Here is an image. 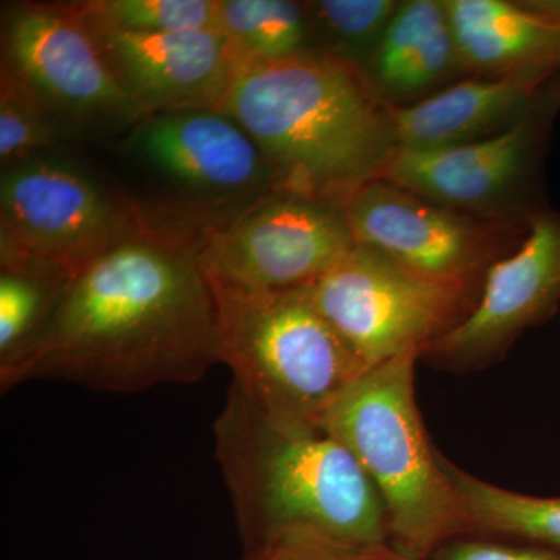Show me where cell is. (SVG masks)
<instances>
[{
    "label": "cell",
    "instance_id": "1",
    "mask_svg": "<svg viewBox=\"0 0 560 560\" xmlns=\"http://www.w3.org/2000/svg\"><path fill=\"white\" fill-rule=\"evenodd\" d=\"M202 241L145 220L72 280L25 382L136 394L202 381L221 363Z\"/></svg>",
    "mask_w": 560,
    "mask_h": 560
},
{
    "label": "cell",
    "instance_id": "2",
    "mask_svg": "<svg viewBox=\"0 0 560 560\" xmlns=\"http://www.w3.org/2000/svg\"><path fill=\"white\" fill-rule=\"evenodd\" d=\"M220 109L259 145L276 194L342 208L399 149L388 106L329 58L242 66Z\"/></svg>",
    "mask_w": 560,
    "mask_h": 560
},
{
    "label": "cell",
    "instance_id": "3",
    "mask_svg": "<svg viewBox=\"0 0 560 560\" xmlns=\"http://www.w3.org/2000/svg\"><path fill=\"white\" fill-rule=\"evenodd\" d=\"M213 440L243 550L287 530L389 545L381 493L330 431L279 425L231 383Z\"/></svg>",
    "mask_w": 560,
    "mask_h": 560
},
{
    "label": "cell",
    "instance_id": "4",
    "mask_svg": "<svg viewBox=\"0 0 560 560\" xmlns=\"http://www.w3.org/2000/svg\"><path fill=\"white\" fill-rule=\"evenodd\" d=\"M419 359L412 350L370 368L335 404L324 429L349 448L381 493L390 547L429 560L445 541L466 536V514L416 404Z\"/></svg>",
    "mask_w": 560,
    "mask_h": 560
},
{
    "label": "cell",
    "instance_id": "5",
    "mask_svg": "<svg viewBox=\"0 0 560 560\" xmlns=\"http://www.w3.org/2000/svg\"><path fill=\"white\" fill-rule=\"evenodd\" d=\"M212 287L221 364L257 410L289 429H324L342 394L370 368L305 289Z\"/></svg>",
    "mask_w": 560,
    "mask_h": 560
},
{
    "label": "cell",
    "instance_id": "6",
    "mask_svg": "<svg viewBox=\"0 0 560 560\" xmlns=\"http://www.w3.org/2000/svg\"><path fill=\"white\" fill-rule=\"evenodd\" d=\"M120 135L139 179L131 205L151 223L206 237L276 194L259 145L224 110L147 114Z\"/></svg>",
    "mask_w": 560,
    "mask_h": 560
},
{
    "label": "cell",
    "instance_id": "7",
    "mask_svg": "<svg viewBox=\"0 0 560 560\" xmlns=\"http://www.w3.org/2000/svg\"><path fill=\"white\" fill-rule=\"evenodd\" d=\"M143 223L124 191L58 150L2 168L0 267L73 280Z\"/></svg>",
    "mask_w": 560,
    "mask_h": 560
},
{
    "label": "cell",
    "instance_id": "8",
    "mask_svg": "<svg viewBox=\"0 0 560 560\" xmlns=\"http://www.w3.org/2000/svg\"><path fill=\"white\" fill-rule=\"evenodd\" d=\"M552 79L510 130L444 149H397L381 179L478 219L529 223L551 208L545 161L560 110V91Z\"/></svg>",
    "mask_w": 560,
    "mask_h": 560
},
{
    "label": "cell",
    "instance_id": "9",
    "mask_svg": "<svg viewBox=\"0 0 560 560\" xmlns=\"http://www.w3.org/2000/svg\"><path fill=\"white\" fill-rule=\"evenodd\" d=\"M304 289L368 368L412 350L422 355L480 298V291L434 282L363 245Z\"/></svg>",
    "mask_w": 560,
    "mask_h": 560
},
{
    "label": "cell",
    "instance_id": "10",
    "mask_svg": "<svg viewBox=\"0 0 560 560\" xmlns=\"http://www.w3.org/2000/svg\"><path fill=\"white\" fill-rule=\"evenodd\" d=\"M2 72L18 81L70 138L121 131L140 119L75 2H25L3 14Z\"/></svg>",
    "mask_w": 560,
    "mask_h": 560
},
{
    "label": "cell",
    "instance_id": "11",
    "mask_svg": "<svg viewBox=\"0 0 560 560\" xmlns=\"http://www.w3.org/2000/svg\"><path fill=\"white\" fill-rule=\"evenodd\" d=\"M342 210L357 245L434 282L475 291L529 230L523 221L482 220L442 208L385 179L357 191Z\"/></svg>",
    "mask_w": 560,
    "mask_h": 560
},
{
    "label": "cell",
    "instance_id": "12",
    "mask_svg": "<svg viewBox=\"0 0 560 560\" xmlns=\"http://www.w3.org/2000/svg\"><path fill=\"white\" fill-rule=\"evenodd\" d=\"M355 246L341 206L272 194L206 235L200 260L213 287L296 290L326 275Z\"/></svg>",
    "mask_w": 560,
    "mask_h": 560
},
{
    "label": "cell",
    "instance_id": "13",
    "mask_svg": "<svg viewBox=\"0 0 560 560\" xmlns=\"http://www.w3.org/2000/svg\"><path fill=\"white\" fill-rule=\"evenodd\" d=\"M559 307L560 210L548 208L529 220L518 248L492 265L469 315L430 342L420 359L442 370H482Z\"/></svg>",
    "mask_w": 560,
    "mask_h": 560
},
{
    "label": "cell",
    "instance_id": "14",
    "mask_svg": "<svg viewBox=\"0 0 560 560\" xmlns=\"http://www.w3.org/2000/svg\"><path fill=\"white\" fill-rule=\"evenodd\" d=\"M88 24L140 117L220 109L241 69L231 44L219 31L132 33L91 21Z\"/></svg>",
    "mask_w": 560,
    "mask_h": 560
},
{
    "label": "cell",
    "instance_id": "15",
    "mask_svg": "<svg viewBox=\"0 0 560 560\" xmlns=\"http://www.w3.org/2000/svg\"><path fill=\"white\" fill-rule=\"evenodd\" d=\"M467 77L560 72V0H445Z\"/></svg>",
    "mask_w": 560,
    "mask_h": 560
},
{
    "label": "cell",
    "instance_id": "16",
    "mask_svg": "<svg viewBox=\"0 0 560 560\" xmlns=\"http://www.w3.org/2000/svg\"><path fill=\"white\" fill-rule=\"evenodd\" d=\"M552 77H466L404 108H389L399 149L463 145L510 130L544 94Z\"/></svg>",
    "mask_w": 560,
    "mask_h": 560
},
{
    "label": "cell",
    "instance_id": "17",
    "mask_svg": "<svg viewBox=\"0 0 560 560\" xmlns=\"http://www.w3.org/2000/svg\"><path fill=\"white\" fill-rule=\"evenodd\" d=\"M360 73L389 108L415 105L466 79L445 0L400 2Z\"/></svg>",
    "mask_w": 560,
    "mask_h": 560
},
{
    "label": "cell",
    "instance_id": "18",
    "mask_svg": "<svg viewBox=\"0 0 560 560\" xmlns=\"http://www.w3.org/2000/svg\"><path fill=\"white\" fill-rule=\"evenodd\" d=\"M70 283L36 268L0 267V393L25 382Z\"/></svg>",
    "mask_w": 560,
    "mask_h": 560
},
{
    "label": "cell",
    "instance_id": "19",
    "mask_svg": "<svg viewBox=\"0 0 560 560\" xmlns=\"http://www.w3.org/2000/svg\"><path fill=\"white\" fill-rule=\"evenodd\" d=\"M442 464L463 501L466 536L560 551V497L525 495L482 481L444 456Z\"/></svg>",
    "mask_w": 560,
    "mask_h": 560
},
{
    "label": "cell",
    "instance_id": "20",
    "mask_svg": "<svg viewBox=\"0 0 560 560\" xmlns=\"http://www.w3.org/2000/svg\"><path fill=\"white\" fill-rule=\"evenodd\" d=\"M219 31L241 68L320 57L305 2L220 0Z\"/></svg>",
    "mask_w": 560,
    "mask_h": 560
},
{
    "label": "cell",
    "instance_id": "21",
    "mask_svg": "<svg viewBox=\"0 0 560 560\" xmlns=\"http://www.w3.org/2000/svg\"><path fill=\"white\" fill-rule=\"evenodd\" d=\"M320 57L363 70L399 9V0L305 2Z\"/></svg>",
    "mask_w": 560,
    "mask_h": 560
},
{
    "label": "cell",
    "instance_id": "22",
    "mask_svg": "<svg viewBox=\"0 0 560 560\" xmlns=\"http://www.w3.org/2000/svg\"><path fill=\"white\" fill-rule=\"evenodd\" d=\"M219 2L220 0H88L75 2V5L88 21L114 31L184 33L219 31Z\"/></svg>",
    "mask_w": 560,
    "mask_h": 560
},
{
    "label": "cell",
    "instance_id": "23",
    "mask_svg": "<svg viewBox=\"0 0 560 560\" xmlns=\"http://www.w3.org/2000/svg\"><path fill=\"white\" fill-rule=\"evenodd\" d=\"M68 131L9 73L0 75V165L57 151Z\"/></svg>",
    "mask_w": 560,
    "mask_h": 560
},
{
    "label": "cell",
    "instance_id": "24",
    "mask_svg": "<svg viewBox=\"0 0 560 560\" xmlns=\"http://www.w3.org/2000/svg\"><path fill=\"white\" fill-rule=\"evenodd\" d=\"M242 560H399L390 545L366 547L312 533L287 530L248 548Z\"/></svg>",
    "mask_w": 560,
    "mask_h": 560
},
{
    "label": "cell",
    "instance_id": "25",
    "mask_svg": "<svg viewBox=\"0 0 560 560\" xmlns=\"http://www.w3.org/2000/svg\"><path fill=\"white\" fill-rule=\"evenodd\" d=\"M429 560H560V551L518 541L463 536L445 541Z\"/></svg>",
    "mask_w": 560,
    "mask_h": 560
},
{
    "label": "cell",
    "instance_id": "26",
    "mask_svg": "<svg viewBox=\"0 0 560 560\" xmlns=\"http://www.w3.org/2000/svg\"><path fill=\"white\" fill-rule=\"evenodd\" d=\"M552 81H555L556 86H558L560 91V72L556 73L555 79H552Z\"/></svg>",
    "mask_w": 560,
    "mask_h": 560
},
{
    "label": "cell",
    "instance_id": "27",
    "mask_svg": "<svg viewBox=\"0 0 560 560\" xmlns=\"http://www.w3.org/2000/svg\"><path fill=\"white\" fill-rule=\"evenodd\" d=\"M399 560H411V559H408V558H405V556H401V558Z\"/></svg>",
    "mask_w": 560,
    "mask_h": 560
}]
</instances>
